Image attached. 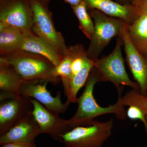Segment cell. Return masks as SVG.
<instances>
[{
  "label": "cell",
  "mask_w": 147,
  "mask_h": 147,
  "mask_svg": "<svg viewBox=\"0 0 147 147\" xmlns=\"http://www.w3.org/2000/svg\"><path fill=\"white\" fill-rule=\"evenodd\" d=\"M146 0H131V4L140 7Z\"/></svg>",
  "instance_id": "cell-24"
},
{
  "label": "cell",
  "mask_w": 147,
  "mask_h": 147,
  "mask_svg": "<svg viewBox=\"0 0 147 147\" xmlns=\"http://www.w3.org/2000/svg\"><path fill=\"white\" fill-rule=\"evenodd\" d=\"M88 10L95 9L111 17L120 18L127 24H133L142 14L139 7L122 5L113 0H83Z\"/></svg>",
  "instance_id": "cell-12"
},
{
  "label": "cell",
  "mask_w": 147,
  "mask_h": 147,
  "mask_svg": "<svg viewBox=\"0 0 147 147\" xmlns=\"http://www.w3.org/2000/svg\"><path fill=\"white\" fill-rule=\"evenodd\" d=\"M37 1L41 3L42 5H44L45 7L48 8L49 3L51 0H37Z\"/></svg>",
  "instance_id": "cell-27"
},
{
  "label": "cell",
  "mask_w": 147,
  "mask_h": 147,
  "mask_svg": "<svg viewBox=\"0 0 147 147\" xmlns=\"http://www.w3.org/2000/svg\"><path fill=\"white\" fill-rule=\"evenodd\" d=\"M39 126L32 114L21 119L8 131L0 137V145L9 143H31L41 134Z\"/></svg>",
  "instance_id": "cell-13"
},
{
  "label": "cell",
  "mask_w": 147,
  "mask_h": 147,
  "mask_svg": "<svg viewBox=\"0 0 147 147\" xmlns=\"http://www.w3.org/2000/svg\"><path fill=\"white\" fill-rule=\"evenodd\" d=\"M115 1L116 2L119 3L121 4L126 5L131 4V0H115Z\"/></svg>",
  "instance_id": "cell-26"
},
{
  "label": "cell",
  "mask_w": 147,
  "mask_h": 147,
  "mask_svg": "<svg viewBox=\"0 0 147 147\" xmlns=\"http://www.w3.org/2000/svg\"><path fill=\"white\" fill-rule=\"evenodd\" d=\"M94 61L87 58L81 70L70 79L67 88L64 91L67 99L70 102L76 103L77 94L86 85L90 73L94 67Z\"/></svg>",
  "instance_id": "cell-19"
},
{
  "label": "cell",
  "mask_w": 147,
  "mask_h": 147,
  "mask_svg": "<svg viewBox=\"0 0 147 147\" xmlns=\"http://www.w3.org/2000/svg\"><path fill=\"white\" fill-rule=\"evenodd\" d=\"M131 42L140 54L147 58V14L142 13L134 23L127 24Z\"/></svg>",
  "instance_id": "cell-17"
},
{
  "label": "cell",
  "mask_w": 147,
  "mask_h": 147,
  "mask_svg": "<svg viewBox=\"0 0 147 147\" xmlns=\"http://www.w3.org/2000/svg\"><path fill=\"white\" fill-rule=\"evenodd\" d=\"M25 82L11 66L0 57V101L20 95L19 90Z\"/></svg>",
  "instance_id": "cell-15"
},
{
  "label": "cell",
  "mask_w": 147,
  "mask_h": 147,
  "mask_svg": "<svg viewBox=\"0 0 147 147\" xmlns=\"http://www.w3.org/2000/svg\"><path fill=\"white\" fill-rule=\"evenodd\" d=\"M88 12L93 20L95 31L87 50V55L90 59L95 61L111 40L119 36L125 23L120 18L107 16L97 9H91Z\"/></svg>",
  "instance_id": "cell-4"
},
{
  "label": "cell",
  "mask_w": 147,
  "mask_h": 147,
  "mask_svg": "<svg viewBox=\"0 0 147 147\" xmlns=\"http://www.w3.org/2000/svg\"><path fill=\"white\" fill-rule=\"evenodd\" d=\"M140 10L142 13L147 14V0L140 7Z\"/></svg>",
  "instance_id": "cell-25"
},
{
  "label": "cell",
  "mask_w": 147,
  "mask_h": 147,
  "mask_svg": "<svg viewBox=\"0 0 147 147\" xmlns=\"http://www.w3.org/2000/svg\"><path fill=\"white\" fill-rule=\"evenodd\" d=\"M122 39L126 59L134 80L138 84L142 93L147 92V58L138 52L131 42L127 24H125L119 36Z\"/></svg>",
  "instance_id": "cell-11"
},
{
  "label": "cell",
  "mask_w": 147,
  "mask_h": 147,
  "mask_svg": "<svg viewBox=\"0 0 147 147\" xmlns=\"http://www.w3.org/2000/svg\"><path fill=\"white\" fill-rule=\"evenodd\" d=\"M146 121L147 122V115L146 116Z\"/></svg>",
  "instance_id": "cell-28"
},
{
  "label": "cell",
  "mask_w": 147,
  "mask_h": 147,
  "mask_svg": "<svg viewBox=\"0 0 147 147\" xmlns=\"http://www.w3.org/2000/svg\"><path fill=\"white\" fill-rule=\"evenodd\" d=\"M21 51L43 56L50 61L55 66L60 63L64 57L58 53L50 43L35 34L25 35Z\"/></svg>",
  "instance_id": "cell-16"
},
{
  "label": "cell",
  "mask_w": 147,
  "mask_h": 147,
  "mask_svg": "<svg viewBox=\"0 0 147 147\" xmlns=\"http://www.w3.org/2000/svg\"><path fill=\"white\" fill-rule=\"evenodd\" d=\"M0 57L11 66L26 82H47L54 85L60 82L59 78L53 74L55 66L41 55L21 51Z\"/></svg>",
  "instance_id": "cell-2"
},
{
  "label": "cell",
  "mask_w": 147,
  "mask_h": 147,
  "mask_svg": "<svg viewBox=\"0 0 147 147\" xmlns=\"http://www.w3.org/2000/svg\"><path fill=\"white\" fill-rule=\"evenodd\" d=\"M72 56L69 50L67 55L64 57L60 63L55 66L53 71V74L56 78H61L62 82L64 91H65L68 86L71 77V64Z\"/></svg>",
  "instance_id": "cell-21"
},
{
  "label": "cell",
  "mask_w": 147,
  "mask_h": 147,
  "mask_svg": "<svg viewBox=\"0 0 147 147\" xmlns=\"http://www.w3.org/2000/svg\"><path fill=\"white\" fill-rule=\"evenodd\" d=\"M33 24L30 0H0V31L11 27L25 35L34 34Z\"/></svg>",
  "instance_id": "cell-6"
},
{
  "label": "cell",
  "mask_w": 147,
  "mask_h": 147,
  "mask_svg": "<svg viewBox=\"0 0 147 147\" xmlns=\"http://www.w3.org/2000/svg\"><path fill=\"white\" fill-rule=\"evenodd\" d=\"M123 87L118 91V100L124 107L129 108L126 111L127 117L132 120H140L144 123L147 134V92L142 93L139 88L131 89L126 92L123 96H121Z\"/></svg>",
  "instance_id": "cell-14"
},
{
  "label": "cell",
  "mask_w": 147,
  "mask_h": 147,
  "mask_svg": "<svg viewBox=\"0 0 147 147\" xmlns=\"http://www.w3.org/2000/svg\"><path fill=\"white\" fill-rule=\"evenodd\" d=\"M30 2L34 13L33 31L65 57L68 53V47L62 35L55 28L52 12L37 0Z\"/></svg>",
  "instance_id": "cell-7"
},
{
  "label": "cell",
  "mask_w": 147,
  "mask_h": 147,
  "mask_svg": "<svg viewBox=\"0 0 147 147\" xmlns=\"http://www.w3.org/2000/svg\"><path fill=\"white\" fill-rule=\"evenodd\" d=\"M64 1L71 5V7L78 5L83 1V0H63Z\"/></svg>",
  "instance_id": "cell-23"
},
{
  "label": "cell",
  "mask_w": 147,
  "mask_h": 147,
  "mask_svg": "<svg viewBox=\"0 0 147 147\" xmlns=\"http://www.w3.org/2000/svg\"><path fill=\"white\" fill-rule=\"evenodd\" d=\"M25 35L19 30L9 27L0 31V55L5 56L21 51Z\"/></svg>",
  "instance_id": "cell-18"
},
{
  "label": "cell",
  "mask_w": 147,
  "mask_h": 147,
  "mask_svg": "<svg viewBox=\"0 0 147 147\" xmlns=\"http://www.w3.org/2000/svg\"><path fill=\"white\" fill-rule=\"evenodd\" d=\"M99 82L97 72L94 67L92 69L82 95L77 98L76 103L78 108L76 113L71 118L67 120L71 129L79 126H88L92 124L94 119L98 116L113 114L116 118L126 119V110L119 100L114 105L107 107H101L96 102L94 96V90L96 84Z\"/></svg>",
  "instance_id": "cell-1"
},
{
  "label": "cell",
  "mask_w": 147,
  "mask_h": 147,
  "mask_svg": "<svg viewBox=\"0 0 147 147\" xmlns=\"http://www.w3.org/2000/svg\"><path fill=\"white\" fill-rule=\"evenodd\" d=\"M123 45L122 39L118 36L113 52L94 61V67L97 72L99 82H111L115 86L117 90L121 87L125 86L131 89L139 88L137 82L130 80L125 70L121 53V47Z\"/></svg>",
  "instance_id": "cell-3"
},
{
  "label": "cell",
  "mask_w": 147,
  "mask_h": 147,
  "mask_svg": "<svg viewBox=\"0 0 147 147\" xmlns=\"http://www.w3.org/2000/svg\"><path fill=\"white\" fill-rule=\"evenodd\" d=\"M1 147H36L35 142L31 143H19L13 142L1 145Z\"/></svg>",
  "instance_id": "cell-22"
},
{
  "label": "cell",
  "mask_w": 147,
  "mask_h": 147,
  "mask_svg": "<svg viewBox=\"0 0 147 147\" xmlns=\"http://www.w3.org/2000/svg\"><path fill=\"white\" fill-rule=\"evenodd\" d=\"M33 105V115L38 124L41 134L49 135L55 141L61 142L64 135L71 130L67 120L61 118L59 115L52 113L38 101L31 98Z\"/></svg>",
  "instance_id": "cell-9"
},
{
  "label": "cell",
  "mask_w": 147,
  "mask_h": 147,
  "mask_svg": "<svg viewBox=\"0 0 147 147\" xmlns=\"http://www.w3.org/2000/svg\"><path fill=\"white\" fill-rule=\"evenodd\" d=\"M71 7L79 20V29L91 40L94 33V24L88 11L86 4L83 1L78 5Z\"/></svg>",
  "instance_id": "cell-20"
},
{
  "label": "cell",
  "mask_w": 147,
  "mask_h": 147,
  "mask_svg": "<svg viewBox=\"0 0 147 147\" xmlns=\"http://www.w3.org/2000/svg\"><path fill=\"white\" fill-rule=\"evenodd\" d=\"M47 82H28L23 83L19 91V94L23 96L33 98L45 106L52 113L59 115L65 113L68 109L71 102L67 99L64 103L61 98V92L53 96L47 88Z\"/></svg>",
  "instance_id": "cell-10"
},
{
  "label": "cell",
  "mask_w": 147,
  "mask_h": 147,
  "mask_svg": "<svg viewBox=\"0 0 147 147\" xmlns=\"http://www.w3.org/2000/svg\"><path fill=\"white\" fill-rule=\"evenodd\" d=\"M31 98L18 95L1 101L0 136L4 134L21 119L32 113Z\"/></svg>",
  "instance_id": "cell-8"
},
{
  "label": "cell",
  "mask_w": 147,
  "mask_h": 147,
  "mask_svg": "<svg viewBox=\"0 0 147 147\" xmlns=\"http://www.w3.org/2000/svg\"><path fill=\"white\" fill-rule=\"evenodd\" d=\"M114 121L94 120L88 126L72 129L63 136L61 142L65 147H102L111 136Z\"/></svg>",
  "instance_id": "cell-5"
}]
</instances>
